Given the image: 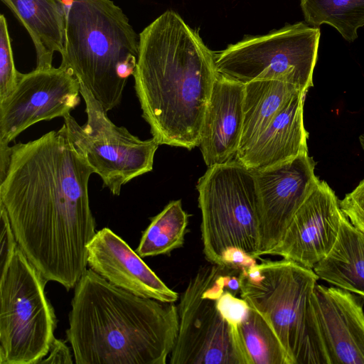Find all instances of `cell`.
I'll use <instances>...</instances> for the list:
<instances>
[{
    "label": "cell",
    "mask_w": 364,
    "mask_h": 364,
    "mask_svg": "<svg viewBox=\"0 0 364 364\" xmlns=\"http://www.w3.org/2000/svg\"><path fill=\"white\" fill-rule=\"evenodd\" d=\"M92 173L62 127L11 146L0 181V204L18 246L48 282L67 290L86 271L96 234L88 196Z\"/></svg>",
    "instance_id": "obj_1"
},
{
    "label": "cell",
    "mask_w": 364,
    "mask_h": 364,
    "mask_svg": "<svg viewBox=\"0 0 364 364\" xmlns=\"http://www.w3.org/2000/svg\"><path fill=\"white\" fill-rule=\"evenodd\" d=\"M139 36L134 89L152 137L159 145L199 146L218 74L215 53L171 10Z\"/></svg>",
    "instance_id": "obj_2"
},
{
    "label": "cell",
    "mask_w": 364,
    "mask_h": 364,
    "mask_svg": "<svg viewBox=\"0 0 364 364\" xmlns=\"http://www.w3.org/2000/svg\"><path fill=\"white\" fill-rule=\"evenodd\" d=\"M68 318L77 364H166L178 331L173 303L136 296L90 268L74 287Z\"/></svg>",
    "instance_id": "obj_3"
},
{
    "label": "cell",
    "mask_w": 364,
    "mask_h": 364,
    "mask_svg": "<svg viewBox=\"0 0 364 364\" xmlns=\"http://www.w3.org/2000/svg\"><path fill=\"white\" fill-rule=\"evenodd\" d=\"M65 46L70 69L107 112L120 103L133 75L139 36L111 0H65Z\"/></svg>",
    "instance_id": "obj_4"
},
{
    "label": "cell",
    "mask_w": 364,
    "mask_h": 364,
    "mask_svg": "<svg viewBox=\"0 0 364 364\" xmlns=\"http://www.w3.org/2000/svg\"><path fill=\"white\" fill-rule=\"evenodd\" d=\"M318 279L312 269L283 258L239 272L240 297L269 321L292 364H326L311 310Z\"/></svg>",
    "instance_id": "obj_5"
},
{
    "label": "cell",
    "mask_w": 364,
    "mask_h": 364,
    "mask_svg": "<svg viewBox=\"0 0 364 364\" xmlns=\"http://www.w3.org/2000/svg\"><path fill=\"white\" fill-rule=\"evenodd\" d=\"M196 188L205 259L223 267L235 250L259 259L260 207L253 171L234 159L208 167Z\"/></svg>",
    "instance_id": "obj_6"
},
{
    "label": "cell",
    "mask_w": 364,
    "mask_h": 364,
    "mask_svg": "<svg viewBox=\"0 0 364 364\" xmlns=\"http://www.w3.org/2000/svg\"><path fill=\"white\" fill-rule=\"evenodd\" d=\"M235 270L210 263L190 279L177 307L178 331L169 363L249 364L238 328L216 305Z\"/></svg>",
    "instance_id": "obj_7"
},
{
    "label": "cell",
    "mask_w": 364,
    "mask_h": 364,
    "mask_svg": "<svg viewBox=\"0 0 364 364\" xmlns=\"http://www.w3.org/2000/svg\"><path fill=\"white\" fill-rule=\"evenodd\" d=\"M48 280L19 246L0 275V364H38L55 338Z\"/></svg>",
    "instance_id": "obj_8"
},
{
    "label": "cell",
    "mask_w": 364,
    "mask_h": 364,
    "mask_svg": "<svg viewBox=\"0 0 364 364\" xmlns=\"http://www.w3.org/2000/svg\"><path fill=\"white\" fill-rule=\"evenodd\" d=\"M319 38V27L303 22L287 25L215 53L216 70L243 84L255 80H277L307 92L314 86Z\"/></svg>",
    "instance_id": "obj_9"
},
{
    "label": "cell",
    "mask_w": 364,
    "mask_h": 364,
    "mask_svg": "<svg viewBox=\"0 0 364 364\" xmlns=\"http://www.w3.org/2000/svg\"><path fill=\"white\" fill-rule=\"evenodd\" d=\"M87 119L80 126L70 115L63 117L65 132L87 164L101 178L104 187L119 196L123 185L153 169L159 144L154 138L142 140L127 128L117 127L102 105L80 83Z\"/></svg>",
    "instance_id": "obj_10"
},
{
    "label": "cell",
    "mask_w": 364,
    "mask_h": 364,
    "mask_svg": "<svg viewBox=\"0 0 364 364\" xmlns=\"http://www.w3.org/2000/svg\"><path fill=\"white\" fill-rule=\"evenodd\" d=\"M80 82L63 66L21 73L15 90L0 102V144L43 120L64 117L80 102Z\"/></svg>",
    "instance_id": "obj_11"
},
{
    "label": "cell",
    "mask_w": 364,
    "mask_h": 364,
    "mask_svg": "<svg viewBox=\"0 0 364 364\" xmlns=\"http://www.w3.org/2000/svg\"><path fill=\"white\" fill-rule=\"evenodd\" d=\"M309 153L259 170L255 176L260 207L258 258L283 237L294 215L320 182Z\"/></svg>",
    "instance_id": "obj_12"
},
{
    "label": "cell",
    "mask_w": 364,
    "mask_h": 364,
    "mask_svg": "<svg viewBox=\"0 0 364 364\" xmlns=\"http://www.w3.org/2000/svg\"><path fill=\"white\" fill-rule=\"evenodd\" d=\"M344 217L334 191L320 181L267 255L280 256L313 269L333 247Z\"/></svg>",
    "instance_id": "obj_13"
},
{
    "label": "cell",
    "mask_w": 364,
    "mask_h": 364,
    "mask_svg": "<svg viewBox=\"0 0 364 364\" xmlns=\"http://www.w3.org/2000/svg\"><path fill=\"white\" fill-rule=\"evenodd\" d=\"M314 326L326 364H364L361 296L337 287L316 284L311 296Z\"/></svg>",
    "instance_id": "obj_14"
},
{
    "label": "cell",
    "mask_w": 364,
    "mask_h": 364,
    "mask_svg": "<svg viewBox=\"0 0 364 364\" xmlns=\"http://www.w3.org/2000/svg\"><path fill=\"white\" fill-rule=\"evenodd\" d=\"M87 265L107 281L136 296L174 303L178 294L166 284L119 236L108 228L87 245Z\"/></svg>",
    "instance_id": "obj_15"
},
{
    "label": "cell",
    "mask_w": 364,
    "mask_h": 364,
    "mask_svg": "<svg viewBox=\"0 0 364 364\" xmlns=\"http://www.w3.org/2000/svg\"><path fill=\"white\" fill-rule=\"evenodd\" d=\"M244 95L245 84L218 73L199 144L208 167L235 159L242 132Z\"/></svg>",
    "instance_id": "obj_16"
},
{
    "label": "cell",
    "mask_w": 364,
    "mask_h": 364,
    "mask_svg": "<svg viewBox=\"0 0 364 364\" xmlns=\"http://www.w3.org/2000/svg\"><path fill=\"white\" fill-rule=\"evenodd\" d=\"M306 95L300 92L294 95L235 159L249 169L259 170L308 153L309 132L304 123Z\"/></svg>",
    "instance_id": "obj_17"
},
{
    "label": "cell",
    "mask_w": 364,
    "mask_h": 364,
    "mask_svg": "<svg viewBox=\"0 0 364 364\" xmlns=\"http://www.w3.org/2000/svg\"><path fill=\"white\" fill-rule=\"evenodd\" d=\"M27 31L36 54V69L53 67L55 52L65 46L66 6L63 0H1Z\"/></svg>",
    "instance_id": "obj_18"
},
{
    "label": "cell",
    "mask_w": 364,
    "mask_h": 364,
    "mask_svg": "<svg viewBox=\"0 0 364 364\" xmlns=\"http://www.w3.org/2000/svg\"><path fill=\"white\" fill-rule=\"evenodd\" d=\"M313 270L319 279L364 298V233L346 215L333 247Z\"/></svg>",
    "instance_id": "obj_19"
},
{
    "label": "cell",
    "mask_w": 364,
    "mask_h": 364,
    "mask_svg": "<svg viewBox=\"0 0 364 364\" xmlns=\"http://www.w3.org/2000/svg\"><path fill=\"white\" fill-rule=\"evenodd\" d=\"M300 92L304 91L277 80H255L245 84L242 132L237 154L250 146L287 103Z\"/></svg>",
    "instance_id": "obj_20"
},
{
    "label": "cell",
    "mask_w": 364,
    "mask_h": 364,
    "mask_svg": "<svg viewBox=\"0 0 364 364\" xmlns=\"http://www.w3.org/2000/svg\"><path fill=\"white\" fill-rule=\"evenodd\" d=\"M189 215L181 200L170 201L144 231L136 252L141 257L168 255L183 246Z\"/></svg>",
    "instance_id": "obj_21"
},
{
    "label": "cell",
    "mask_w": 364,
    "mask_h": 364,
    "mask_svg": "<svg viewBox=\"0 0 364 364\" xmlns=\"http://www.w3.org/2000/svg\"><path fill=\"white\" fill-rule=\"evenodd\" d=\"M238 331L249 364H292L269 321L253 307L250 306Z\"/></svg>",
    "instance_id": "obj_22"
},
{
    "label": "cell",
    "mask_w": 364,
    "mask_h": 364,
    "mask_svg": "<svg viewBox=\"0 0 364 364\" xmlns=\"http://www.w3.org/2000/svg\"><path fill=\"white\" fill-rule=\"evenodd\" d=\"M305 21L311 26L328 24L348 41L364 26V0H300Z\"/></svg>",
    "instance_id": "obj_23"
},
{
    "label": "cell",
    "mask_w": 364,
    "mask_h": 364,
    "mask_svg": "<svg viewBox=\"0 0 364 364\" xmlns=\"http://www.w3.org/2000/svg\"><path fill=\"white\" fill-rule=\"evenodd\" d=\"M21 73L14 64L11 40L7 21L0 16V102L9 97L16 87Z\"/></svg>",
    "instance_id": "obj_24"
},
{
    "label": "cell",
    "mask_w": 364,
    "mask_h": 364,
    "mask_svg": "<svg viewBox=\"0 0 364 364\" xmlns=\"http://www.w3.org/2000/svg\"><path fill=\"white\" fill-rule=\"evenodd\" d=\"M216 305L223 318L235 328H238L250 308L244 299L237 297L228 289L218 297Z\"/></svg>",
    "instance_id": "obj_25"
},
{
    "label": "cell",
    "mask_w": 364,
    "mask_h": 364,
    "mask_svg": "<svg viewBox=\"0 0 364 364\" xmlns=\"http://www.w3.org/2000/svg\"><path fill=\"white\" fill-rule=\"evenodd\" d=\"M340 206L351 223L364 233V178L340 200Z\"/></svg>",
    "instance_id": "obj_26"
},
{
    "label": "cell",
    "mask_w": 364,
    "mask_h": 364,
    "mask_svg": "<svg viewBox=\"0 0 364 364\" xmlns=\"http://www.w3.org/2000/svg\"><path fill=\"white\" fill-rule=\"evenodd\" d=\"M0 275L8 268L13 255L18 246L13 231L8 213L0 204Z\"/></svg>",
    "instance_id": "obj_27"
},
{
    "label": "cell",
    "mask_w": 364,
    "mask_h": 364,
    "mask_svg": "<svg viewBox=\"0 0 364 364\" xmlns=\"http://www.w3.org/2000/svg\"><path fill=\"white\" fill-rule=\"evenodd\" d=\"M73 363L70 348L65 343L60 339L54 338L48 354L38 364H71Z\"/></svg>",
    "instance_id": "obj_28"
}]
</instances>
